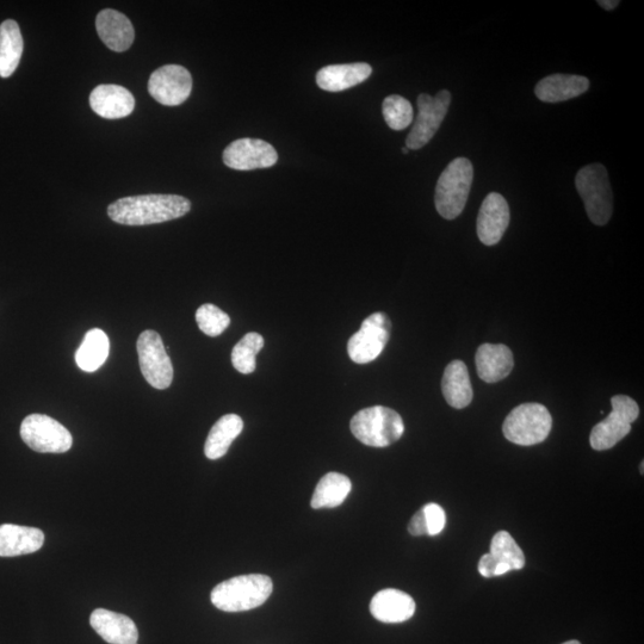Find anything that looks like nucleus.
Here are the masks:
<instances>
[{
    "label": "nucleus",
    "instance_id": "4be33fe9",
    "mask_svg": "<svg viewBox=\"0 0 644 644\" xmlns=\"http://www.w3.org/2000/svg\"><path fill=\"white\" fill-rule=\"evenodd\" d=\"M371 73L373 68L365 63L330 65L318 72L317 84L324 91H345L365 82Z\"/></svg>",
    "mask_w": 644,
    "mask_h": 644
},
{
    "label": "nucleus",
    "instance_id": "9d476101",
    "mask_svg": "<svg viewBox=\"0 0 644 644\" xmlns=\"http://www.w3.org/2000/svg\"><path fill=\"white\" fill-rule=\"evenodd\" d=\"M136 348H138L141 373L145 380L153 388L160 390L169 388L173 380V367L159 334L152 330L142 332Z\"/></svg>",
    "mask_w": 644,
    "mask_h": 644
},
{
    "label": "nucleus",
    "instance_id": "473e14b6",
    "mask_svg": "<svg viewBox=\"0 0 644 644\" xmlns=\"http://www.w3.org/2000/svg\"><path fill=\"white\" fill-rule=\"evenodd\" d=\"M408 531L412 536H424L427 535V526L423 510H420L413 516L411 519L410 525H408Z\"/></svg>",
    "mask_w": 644,
    "mask_h": 644
},
{
    "label": "nucleus",
    "instance_id": "4468645a",
    "mask_svg": "<svg viewBox=\"0 0 644 644\" xmlns=\"http://www.w3.org/2000/svg\"><path fill=\"white\" fill-rule=\"evenodd\" d=\"M510 225V208L504 196L497 193L487 195L482 202L476 232L483 245L499 244Z\"/></svg>",
    "mask_w": 644,
    "mask_h": 644
},
{
    "label": "nucleus",
    "instance_id": "0eeeda50",
    "mask_svg": "<svg viewBox=\"0 0 644 644\" xmlns=\"http://www.w3.org/2000/svg\"><path fill=\"white\" fill-rule=\"evenodd\" d=\"M612 412L593 427L591 447L597 451L612 449L631 432V424L639 418L640 407L627 395H616L611 399Z\"/></svg>",
    "mask_w": 644,
    "mask_h": 644
},
{
    "label": "nucleus",
    "instance_id": "9b49d317",
    "mask_svg": "<svg viewBox=\"0 0 644 644\" xmlns=\"http://www.w3.org/2000/svg\"><path fill=\"white\" fill-rule=\"evenodd\" d=\"M390 328L392 324L386 314L374 313L365 319L359 331L349 340L351 361L368 364L379 358L389 342Z\"/></svg>",
    "mask_w": 644,
    "mask_h": 644
},
{
    "label": "nucleus",
    "instance_id": "a211bd4d",
    "mask_svg": "<svg viewBox=\"0 0 644 644\" xmlns=\"http://www.w3.org/2000/svg\"><path fill=\"white\" fill-rule=\"evenodd\" d=\"M98 36L111 51L122 53L132 47L135 32L132 22L119 11L105 9L96 20Z\"/></svg>",
    "mask_w": 644,
    "mask_h": 644
},
{
    "label": "nucleus",
    "instance_id": "f257e3e1",
    "mask_svg": "<svg viewBox=\"0 0 644 644\" xmlns=\"http://www.w3.org/2000/svg\"><path fill=\"white\" fill-rule=\"evenodd\" d=\"M191 203L178 195H141L120 198L108 208L109 218L125 226H147L183 218Z\"/></svg>",
    "mask_w": 644,
    "mask_h": 644
},
{
    "label": "nucleus",
    "instance_id": "58836bf2",
    "mask_svg": "<svg viewBox=\"0 0 644 644\" xmlns=\"http://www.w3.org/2000/svg\"><path fill=\"white\" fill-rule=\"evenodd\" d=\"M135 644H138V643H135Z\"/></svg>",
    "mask_w": 644,
    "mask_h": 644
},
{
    "label": "nucleus",
    "instance_id": "6ab92c4d",
    "mask_svg": "<svg viewBox=\"0 0 644 644\" xmlns=\"http://www.w3.org/2000/svg\"><path fill=\"white\" fill-rule=\"evenodd\" d=\"M476 369L482 381L497 383L506 379L515 367L512 351L503 344H483L476 351Z\"/></svg>",
    "mask_w": 644,
    "mask_h": 644
},
{
    "label": "nucleus",
    "instance_id": "412c9836",
    "mask_svg": "<svg viewBox=\"0 0 644 644\" xmlns=\"http://www.w3.org/2000/svg\"><path fill=\"white\" fill-rule=\"evenodd\" d=\"M590 88V80L575 74H553L537 84L535 94L546 103H560L584 95Z\"/></svg>",
    "mask_w": 644,
    "mask_h": 644
},
{
    "label": "nucleus",
    "instance_id": "2eb2a0df",
    "mask_svg": "<svg viewBox=\"0 0 644 644\" xmlns=\"http://www.w3.org/2000/svg\"><path fill=\"white\" fill-rule=\"evenodd\" d=\"M90 105L103 119L119 120L133 113L135 99L123 86L105 84L91 92Z\"/></svg>",
    "mask_w": 644,
    "mask_h": 644
},
{
    "label": "nucleus",
    "instance_id": "aec40b11",
    "mask_svg": "<svg viewBox=\"0 0 644 644\" xmlns=\"http://www.w3.org/2000/svg\"><path fill=\"white\" fill-rule=\"evenodd\" d=\"M45 543L40 529L15 524L0 525V556L14 557L36 553Z\"/></svg>",
    "mask_w": 644,
    "mask_h": 644
},
{
    "label": "nucleus",
    "instance_id": "f704fd0d",
    "mask_svg": "<svg viewBox=\"0 0 644 644\" xmlns=\"http://www.w3.org/2000/svg\"><path fill=\"white\" fill-rule=\"evenodd\" d=\"M598 4L602 6L603 9L611 11L617 8L619 2L618 0H599Z\"/></svg>",
    "mask_w": 644,
    "mask_h": 644
},
{
    "label": "nucleus",
    "instance_id": "cd10ccee",
    "mask_svg": "<svg viewBox=\"0 0 644 644\" xmlns=\"http://www.w3.org/2000/svg\"><path fill=\"white\" fill-rule=\"evenodd\" d=\"M264 348V338L256 332L247 333L232 351V364L241 374L249 375L257 368L256 357Z\"/></svg>",
    "mask_w": 644,
    "mask_h": 644
},
{
    "label": "nucleus",
    "instance_id": "5701e85b",
    "mask_svg": "<svg viewBox=\"0 0 644 644\" xmlns=\"http://www.w3.org/2000/svg\"><path fill=\"white\" fill-rule=\"evenodd\" d=\"M445 401L456 410L472 404L474 392L466 363L456 359L445 368L442 380Z\"/></svg>",
    "mask_w": 644,
    "mask_h": 644
},
{
    "label": "nucleus",
    "instance_id": "39448f33",
    "mask_svg": "<svg viewBox=\"0 0 644 644\" xmlns=\"http://www.w3.org/2000/svg\"><path fill=\"white\" fill-rule=\"evenodd\" d=\"M578 193L585 203L588 218L597 226H605L612 216V190L608 171L602 164L582 167L575 178Z\"/></svg>",
    "mask_w": 644,
    "mask_h": 644
},
{
    "label": "nucleus",
    "instance_id": "4c0bfd02",
    "mask_svg": "<svg viewBox=\"0 0 644 644\" xmlns=\"http://www.w3.org/2000/svg\"><path fill=\"white\" fill-rule=\"evenodd\" d=\"M643 464H644V463L642 462V463H641V474H643V473H644V470H643V467H644V466H643Z\"/></svg>",
    "mask_w": 644,
    "mask_h": 644
},
{
    "label": "nucleus",
    "instance_id": "6e6552de",
    "mask_svg": "<svg viewBox=\"0 0 644 644\" xmlns=\"http://www.w3.org/2000/svg\"><path fill=\"white\" fill-rule=\"evenodd\" d=\"M21 437L30 449L41 454H64L73 444L71 432L45 414H30L24 419Z\"/></svg>",
    "mask_w": 644,
    "mask_h": 644
},
{
    "label": "nucleus",
    "instance_id": "c756f323",
    "mask_svg": "<svg viewBox=\"0 0 644 644\" xmlns=\"http://www.w3.org/2000/svg\"><path fill=\"white\" fill-rule=\"evenodd\" d=\"M382 113L390 129L404 130L413 122L412 104L399 95L389 96L383 101Z\"/></svg>",
    "mask_w": 644,
    "mask_h": 644
},
{
    "label": "nucleus",
    "instance_id": "ddd939ff",
    "mask_svg": "<svg viewBox=\"0 0 644 644\" xmlns=\"http://www.w3.org/2000/svg\"><path fill=\"white\" fill-rule=\"evenodd\" d=\"M277 161L275 147L260 139L235 140L224 151L225 165L237 171L269 169L276 165Z\"/></svg>",
    "mask_w": 644,
    "mask_h": 644
},
{
    "label": "nucleus",
    "instance_id": "c85d7f7f",
    "mask_svg": "<svg viewBox=\"0 0 644 644\" xmlns=\"http://www.w3.org/2000/svg\"><path fill=\"white\" fill-rule=\"evenodd\" d=\"M493 559L499 565H506L511 571H519L525 566V556L523 550L507 531H499L495 534L491 543V553Z\"/></svg>",
    "mask_w": 644,
    "mask_h": 644
},
{
    "label": "nucleus",
    "instance_id": "a878e982",
    "mask_svg": "<svg viewBox=\"0 0 644 644\" xmlns=\"http://www.w3.org/2000/svg\"><path fill=\"white\" fill-rule=\"evenodd\" d=\"M352 489L348 476L339 473H328L322 476L315 488L312 507L314 510L334 509L342 505Z\"/></svg>",
    "mask_w": 644,
    "mask_h": 644
},
{
    "label": "nucleus",
    "instance_id": "f03ea898",
    "mask_svg": "<svg viewBox=\"0 0 644 644\" xmlns=\"http://www.w3.org/2000/svg\"><path fill=\"white\" fill-rule=\"evenodd\" d=\"M274 590L268 575H240L216 586L210 594L215 608L225 612L250 611L265 604Z\"/></svg>",
    "mask_w": 644,
    "mask_h": 644
},
{
    "label": "nucleus",
    "instance_id": "e433bc0d",
    "mask_svg": "<svg viewBox=\"0 0 644 644\" xmlns=\"http://www.w3.org/2000/svg\"><path fill=\"white\" fill-rule=\"evenodd\" d=\"M408 152H410V150H408L407 147L402 148V153L408 154Z\"/></svg>",
    "mask_w": 644,
    "mask_h": 644
},
{
    "label": "nucleus",
    "instance_id": "f8f14e48",
    "mask_svg": "<svg viewBox=\"0 0 644 644\" xmlns=\"http://www.w3.org/2000/svg\"><path fill=\"white\" fill-rule=\"evenodd\" d=\"M193 77L187 68L179 65H166L152 73L148 91L160 104L167 107L181 105L191 95Z\"/></svg>",
    "mask_w": 644,
    "mask_h": 644
},
{
    "label": "nucleus",
    "instance_id": "72a5a7b5",
    "mask_svg": "<svg viewBox=\"0 0 644 644\" xmlns=\"http://www.w3.org/2000/svg\"><path fill=\"white\" fill-rule=\"evenodd\" d=\"M497 567L498 563L493 559L491 554L488 553L481 557L479 562V572L483 578H493Z\"/></svg>",
    "mask_w": 644,
    "mask_h": 644
},
{
    "label": "nucleus",
    "instance_id": "7c9ffc66",
    "mask_svg": "<svg viewBox=\"0 0 644 644\" xmlns=\"http://www.w3.org/2000/svg\"><path fill=\"white\" fill-rule=\"evenodd\" d=\"M196 321L200 330L209 337H219L231 324V318L212 303L197 309Z\"/></svg>",
    "mask_w": 644,
    "mask_h": 644
},
{
    "label": "nucleus",
    "instance_id": "c9c22d12",
    "mask_svg": "<svg viewBox=\"0 0 644 644\" xmlns=\"http://www.w3.org/2000/svg\"><path fill=\"white\" fill-rule=\"evenodd\" d=\"M562 644H581V643L579 641H568V642L562 643Z\"/></svg>",
    "mask_w": 644,
    "mask_h": 644
},
{
    "label": "nucleus",
    "instance_id": "20e7f679",
    "mask_svg": "<svg viewBox=\"0 0 644 644\" xmlns=\"http://www.w3.org/2000/svg\"><path fill=\"white\" fill-rule=\"evenodd\" d=\"M474 178V167L467 158L451 161L438 179L436 209L442 218L455 220L466 207Z\"/></svg>",
    "mask_w": 644,
    "mask_h": 644
},
{
    "label": "nucleus",
    "instance_id": "423d86ee",
    "mask_svg": "<svg viewBox=\"0 0 644 644\" xmlns=\"http://www.w3.org/2000/svg\"><path fill=\"white\" fill-rule=\"evenodd\" d=\"M551 427L553 418L547 407L540 404H523L506 417L503 432L507 441L522 447H531L546 441Z\"/></svg>",
    "mask_w": 644,
    "mask_h": 644
},
{
    "label": "nucleus",
    "instance_id": "2f4dec72",
    "mask_svg": "<svg viewBox=\"0 0 644 644\" xmlns=\"http://www.w3.org/2000/svg\"><path fill=\"white\" fill-rule=\"evenodd\" d=\"M424 516L427 526V535L437 536L447 524V516L441 506L437 504H427L423 507Z\"/></svg>",
    "mask_w": 644,
    "mask_h": 644
},
{
    "label": "nucleus",
    "instance_id": "f3484780",
    "mask_svg": "<svg viewBox=\"0 0 644 644\" xmlns=\"http://www.w3.org/2000/svg\"><path fill=\"white\" fill-rule=\"evenodd\" d=\"M370 612L382 623H404L416 612V602L410 594L387 588L375 594L370 603Z\"/></svg>",
    "mask_w": 644,
    "mask_h": 644
},
{
    "label": "nucleus",
    "instance_id": "393cba45",
    "mask_svg": "<svg viewBox=\"0 0 644 644\" xmlns=\"http://www.w3.org/2000/svg\"><path fill=\"white\" fill-rule=\"evenodd\" d=\"M23 37L17 22L0 24V77L9 78L17 70L23 54Z\"/></svg>",
    "mask_w": 644,
    "mask_h": 644
},
{
    "label": "nucleus",
    "instance_id": "b1692460",
    "mask_svg": "<svg viewBox=\"0 0 644 644\" xmlns=\"http://www.w3.org/2000/svg\"><path fill=\"white\" fill-rule=\"evenodd\" d=\"M243 429V419L237 414H226L216 421L213 429L210 430L204 445V454L209 460H219L224 457Z\"/></svg>",
    "mask_w": 644,
    "mask_h": 644
},
{
    "label": "nucleus",
    "instance_id": "1a4fd4ad",
    "mask_svg": "<svg viewBox=\"0 0 644 644\" xmlns=\"http://www.w3.org/2000/svg\"><path fill=\"white\" fill-rule=\"evenodd\" d=\"M418 117L406 139L408 150H420L433 139L447 116L451 104L448 90L439 91L435 97L421 94L418 97Z\"/></svg>",
    "mask_w": 644,
    "mask_h": 644
},
{
    "label": "nucleus",
    "instance_id": "bb28decb",
    "mask_svg": "<svg viewBox=\"0 0 644 644\" xmlns=\"http://www.w3.org/2000/svg\"><path fill=\"white\" fill-rule=\"evenodd\" d=\"M109 352L110 340L107 334L99 328H94L85 334L76 354V362L86 373H94L107 361Z\"/></svg>",
    "mask_w": 644,
    "mask_h": 644
},
{
    "label": "nucleus",
    "instance_id": "7ed1b4c3",
    "mask_svg": "<svg viewBox=\"0 0 644 644\" xmlns=\"http://www.w3.org/2000/svg\"><path fill=\"white\" fill-rule=\"evenodd\" d=\"M351 432L368 447L386 448L404 435L405 424L392 408L374 406L355 414L350 423Z\"/></svg>",
    "mask_w": 644,
    "mask_h": 644
},
{
    "label": "nucleus",
    "instance_id": "dca6fc26",
    "mask_svg": "<svg viewBox=\"0 0 644 644\" xmlns=\"http://www.w3.org/2000/svg\"><path fill=\"white\" fill-rule=\"evenodd\" d=\"M91 627L110 644H135L139 640V630L133 619L121 613L97 609L91 613Z\"/></svg>",
    "mask_w": 644,
    "mask_h": 644
}]
</instances>
